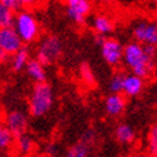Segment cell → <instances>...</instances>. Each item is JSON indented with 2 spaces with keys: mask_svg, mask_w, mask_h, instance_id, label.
I'll use <instances>...</instances> for the list:
<instances>
[{
  "mask_svg": "<svg viewBox=\"0 0 157 157\" xmlns=\"http://www.w3.org/2000/svg\"><path fill=\"white\" fill-rule=\"evenodd\" d=\"M153 56L146 51L144 45L137 41L129 42L124 46L123 64L130 73L142 78H148L153 69Z\"/></svg>",
  "mask_w": 157,
  "mask_h": 157,
  "instance_id": "6da1fadb",
  "label": "cell"
},
{
  "mask_svg": "<svg viewBox=\"0 0 157 157\" xmlns=\"http://www.w3.org/2000/svg\"><path fill=\"white\" fill-rule=\"evenodd\" d=\"M55 102L54 90L48 82L35 83L28 96V114L35 117H40L48 115Z\"/></svg>",
  "mask_w": 157,
  "mask_h": 157,
  "instance_id": "7a4b0ae2",
  "label": "cell"
},
{
  "mask_svg": "<svg viewBox=\"0 0 157 157\" xmlns=\"http://www.w3.org/2000/svg\"><path fill=\"white\" fill-rule=\"evenodd\" d=\"M13 27L21 36L25 45H31L40 38V25H38V21L29 9L22 8L21 10L15 12Z\"/></svg>",
  "mask_w": 157,
  "mask_h": 157,
  "instance_id": "3957f363",
  "label": "cell"
},
{
  "mask_svg": "<svg viewBox=\"0 0 157 157\" xmlns=\"http://www.w3.org/2000/svg\"><path fill=\"white\" fill-rule=\"evenodd\" d=\"M63 42L55 35H48L42 37L36 48V59L40 60L45 67L54 65L63 56Z\"/></svg>",
  "mask_w": 157,
  "mask_h": 157,
  "instance_id": "277c9868",
  "label": "cell"
},
{
  "mask_svg": "<svg viewBox=\"0 0 157 157\" xmlns=\"http://www.w3.org/2000/svg\"><path fill=\"white\" fill-rule=\"evenodd\" d=\"M132 36L142 45L157 46V23L144 19L136 22L132 27Z\"/></svg>",
  "mask_w": 157,
  "mask_h": 157,
  "instance_id": "5b68a950",
  "label": "cell"
},
{
  "mask_svg": "<svg viewBox=\"0 0 157 157\" xmlns=\"http://www.w3.org/2000/svg\"><path fill=\"white\" fill-rule=\"evenodd\" d=\"M67 15L77 26H83L92 10L90 0H65Z\"/></svg>",
  "mask_w": 157,
  "mask_h": 157,
  "instance_id": "8992f818",
  "label": "cell"
},
{
  "mask_svg": "<svg viewBox=\"0 0 157 157\" xmlns=\"http://www.w3.org/2000/svg\"><path fill=\"white\" fill-rule=\"evenodd\" d=\"M101 55L105 63L110 67H119L123 63V54H124V46L121 42L116 38L106 37L104 44L100 46Z\"/></svg>",
  "mask_w": 157,
  "mask_h": 157,
  "instance_id": "52a82bcc",
  "label": "cell"
},
{
  "mask_svg": "<svg viewBox=\"0 0 157 157\" xmlns=\"http://www.w3.org/2000/svg\"><path fill=\"white\" fill-rule=\"evenodd\" d=\"M23 46L25 44L13 26L0 28V48H3L10 56L21 50Z\"/></svg>",
  "mask_w": 157,
  "mask_h": 157,
  "instance_id": "ba28073f",
  "label": "cell"
},
{
  "mask_svg": "<svg viewBox=\"0 0 157 157\" xmlns=\"http://www.w3.org/2000/svg\"><path fill=\"white\" fill-rule=\"evenodd\" d=\"M4 123L17 138L28 130V116L22 110H10L4 117Z\"/></svg>",
  "mask_w": 157,
  "mask_h": 157,
  "instance_id": "9c48e42d",
  "label": "cell"
},
{
  "mask_svg": "<svg viewBox=\"0 0 157 157\" xmlns=\"http://www.w3.org/2000/svg\"><path fill=\"white\" fill-rule=\"evenodd\" d=\"M127 107V96L124 93H111L105 98L104 109L107 116L119 117L123 115Z\"/></svg>",
  "mask_w": 157,
  "mask_h": 157,
  "instance_id": "30bf717a",
  "label": "cell"
},
{
  "mask_svg": "<svg viewBox=\"0 0 157 157\" xmlns=\"http://www.w3.org/2000/svg\"><path fill=\"white\" fill-rule=\"evenodd\" d=\"M144 88V78L139 77L134 73L125 74L124 78V87H123V93L127 97H138L142 93Z\"/></svg>",
  "mask_w": 157,
  "mask_h": 157,
  "instance_id": "8fae6325",
  "label": "cell"
},
{
  "mask_svg": "<svg viewBox=\"0 0 157 157\" xmlns=\"http://www.w3.org/2000/svg\"><path fill=\"white\" fill-rule=\"evenodd\" d=\"M25 72H26V75L35 83L46 82V67L36 58L29 59Z\"/></svg>",
  "mask_w": 157,
  "mask_h": 157,
  "instance_id": "7c38bea8",
  "label": "cell"
},
{
  "mask_svg": "<svg viewBox=\"0 0 157 157\" xmlns=\"http://www.w3.org/2000/svg\"><path fill=\"white\" fill-rule=\"evenodd\" d=\"M91 27L93 31H95V33L104 35V36H109L110 33H113L114 29H115V25H114L113 19L105 14L95 15L92 19Z\"/></svg>",
  "mask_w": 157,
  "mask_h": 157,
  "instance_id": "4fadbf2b",
  "label": "cell"
},
{
  "mask_svg": "<svg viewBox=\"0 0 157 157\" xmlns=\"http://www.w3.org/2000/svg\"><path fill=\"white\" fill-rule=\"evenodd\" d=\"M29 59H31V52L27 48V45H25L21 50H18L15 54L12 55V60H10L12 72L13 73H21L22 70H25Z\"/></svg>",
  "mask_w": 157,
  "mask_h": 157,
  "instance_id": "5bb4252c",
  "label": "cell"
},
{
  "mask_svg": "<svg viewBox=\"0 0 157 157\" xmlns=\"http://www.w3.org/2000/svg\"><path fill=\"white\" fill-rule=\"evenodd\" d=\"M15 137L5 125L4 121H0V153H9L14 150Z\"/></svg>",
  "mask_w": 157,
  "mask_h": 157,
  "instance_id": "9a60e30c",
  "label": "cell"
},
{
  "mask_svg": "<svg viewBox=\"0 0 157 157\" xmlns=\"http://www.w3.org/2000/svg\"><path fill=\"white\" fill-rule=\"evenodd\" d=\"M114 136H115V139L119 143H121V144H130V143L134 142V139H136V132H134V129H133L129 124L120 123L115 128Z\"/></svg>",
  "mask_w": 157,
  "mask_h": 157,
  "instance_id": "2e32d148",
  "label": "cell"
},
{
  "mask_svg": "<svg viewBox=\"0 0 157 157\" xmlns=\"http://www.w3.org/2000/svg\"><path fill=\"white\" fill-rule=\"evenodd\" d=\"M35 150V140L31 138L27 133L22 134L19 137L15 138V146H14V151L18 155L22 156H28L33 152Z\"/></svg>",
  "mask_w": 157,
  "mask_h": 157,
  "instance_id": "e0dca14e",
  "label": "cell"
},
{
  "mask_svg": "<svg viewBox=\"0 0 157 157\" xmlns=\"http://www.w3.org/2000/svg\"><path fill=\"white\" fill-rule=\"evenodd\" d=\"M93 143L88 142L83 138H81L79 142H77L72 147L68 148V151L65 153L67 157H87L91 153V146Z\"/></svg>",
  "mask_w": 157,
  "mask_h": 157,
  "instance_id": "ac0fdd59",
  "label": "cell"
},
{
  "mask_svg": "<svg viewBox=\"0 0 157 157\" xmlns=\"http://www.w3.org/2000/svg\"><path fill=\"white\" fill-rule=\"evenodd\" d=\"M15 12L0 2V28L13 26Z\"/></svg>",
  "mask_w": 157,
  "mask_h": 157,
  "instance_id": "d6986e66",
  "label": "cell"
},
{
  "mask_svg": "<svg viewBox=\"0 0 157 157\" xmlns=\"http://www.w3.org/2000/svg\"><path fill=\"white\" fill-rule=\"evenodd\" d=\"M125 74L121 72H116L109 81V91L111 93H123Z\"/></svg>",
  "mask_w": 157,
  "mask_h": 157,
  "instance_id": "ffe728a7",
  "label": "cell"
},
{
  "mask_svg": "<svg viewBox=\"0 0 157 157\" xmlns=\"http://www.w3.org/2000/svg\"><path fill=\"white\" fill-rule=\"evenodd\" d=\"M79 75H81V79L87 86H90V87H93V86L96 84V79H95V75H93V72L87 64H82L81 65Z\"/></svg>",
  "mask_w": 157,
  "mask_h": 157,
  "instance_id": "44dd1931",
  "label": "cell"
},
{
  "mask_svg": "<svg viewBox=\"0 0 157 157\" xmlns=\"http://www.w3.org/2000/svg\"><path fill=\"white\" fill-rule=\"evenodd\" d=\"M148 152L151 156H157V124H155L148 133Z\"/></svg>",
  "mask_w": 157,
  "mask_h": 157,
  "instance_id": "7402d4cb",
  "label": "cell"
},
{
  "mask_svg": "<svg viewBox=\"0 0 157 157\" xmlns=\"http://www.w3.org/2000/svg\"><path fill=\"white\" fill-rule=\"evenodd\" d=\"M3 4H5L6 6H9L10 9H13L14 12H18L22 9V5L19 3V0H0Z\"/></svg>",
  "mask_w": 157,
  "mask_h": 157,
  "instance_id": "603a6c76",
  "label": "cell"
},
{
  "mask_svg": "<svg viewBox=\"0 0 157 157\" xmlns=\"http://www.w3.org/2000/svg\"><path fill=\"white\" fill-rule=\"evenodd\" d=\"M19 3L22 5V8H26V9H32L36 5H38L40 0H19Z\"/></svg>",
  "mask_w": 157,
  "mask_h": 157,
  "instance_id": "cb8c5ba5",
  "label": "cell"
},
{
  "mask_svg": "<svg viewBox=\"0 0 157 157\" xmlns=\"http://www.w3.org/2000/svg\"><path fill=\"white\" fill-rule=\"evenodd\" d=\"M45 153L48 156H56V153H58L56 146L52 144V143H48L45 146Z\"/></svg>",
  "mask_w": 157,
  "mask_h": 157,
  "instance_id": "d4e9b609",
  "label": "cell"
},
{
  "mask_svg": "<svg viewBox=\"0 0 157 157\" xmlns=\"http://www.w3.org/2000/svg\"><path fill=\"white\" fill-rule=\"evenodd\" d=\"M10 55L8 54L3 48H0V64H4V63H6L8 60H9Z\"/></svg>",
  "mask_w": 157,
  "mask_h": 157,
  "instance_id": "484cf974",
  "label": "cell"
},
{
  "mask_svg": "<svg viewBox=\"0 0 157 157\" xmlns=\"http://www.w3.org/2000/svg\"><path fill=\"white\" fill-rule=\"evenodd\" d=\"M107 36H104V35H98V33H95V44L97 46H101L104 44V41L106 40Z\"/></svg>",
  "mask_w": 157,
  "mask_h": 157,
  "instance_id": "4316f807",
  "label": "cell"
},
{
  "mask_svg": "<svg viewBox=\"0 0 157 157\" xmlns=\"http://www.w3.org/2000/svg\"><path fill=\"white\" fill-rule=\"evenodd\" d=\"M97 2L100 3V4H104V5H107V4H110L113 2V0H97Z\"/></svg>",
  "mask_w": 157,
  "mask_h": 157,
  "instance_id": "83f0119b",
  "label": "cell"
},
{
  "mask_svg": "<svg viewBox=\"0 0 157 157\" xmlns=\"http://www.w3.org/2000/svg\"><path fill=\"white\" fill-rule=\"evenodd\" d=\"M152 2H155V3H157V0H152Z\"/></svg>",
  "mask_w": 157,
  "mask_h": 157,
  "instance_id": "f1b7e54d",
  "label": "cell"
}]
</instances>
